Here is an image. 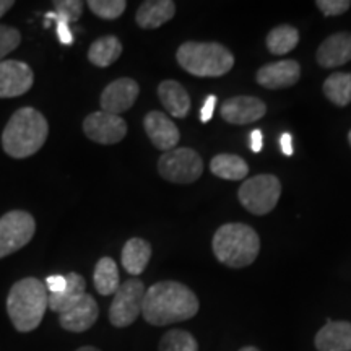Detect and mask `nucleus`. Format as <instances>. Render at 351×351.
Here are the masks:
<instances>
[{
  "label": "nucleus",
  "mask_w": 351,
  "mask_h": 351,
  "mask_svg": "<svg viewBox=\"0 0 351 351\" xmlns=\"http://www.w3.org/2000/svg\"><path fill=\"white\" fill-rule=\"evenodd\" d=\"M199 298L186 285L173 282H160L147 289L143 298L142 314L148 324L165 327L169 324L192 319L199 313Z\"/></svg>",
  "instance_id": "nucleus-1"
},
{
  "label": "nucleus",
  "mask_w": 351,
  "mask_h": 351,
  "mask_svg": "<svg viewBox=\"0 0 351 351\" xmlns=\"http://www.w3.org/2000/svg\"><path fill=\"white\" fill-rule=\"evenodd\" d=\"M49 135L46 117L34 108H21L2 132V147L8 156L23 160L43 148Z\"/></svg>",
  "instance_id": "nucleus-2"
},
{
  "label": "nucleus",
  "mask_w": 351,
  "mask_h": 351,
  "mask_svg": "<svg viewBox=\"0 0 351 351\" xmlns=\"http://www.w3.org/2000/svg\"><path fill=\"white\" fill-rule=\"evenodd\" d=\"M49 307V293L41 280L23 278L13 285L7 298V313L13 327L21 333L33 332Z\"/></svg>",
  "instance_id": "nucleus-3"
},
{
  "label": "nucleus",
  "mask_w": 351,
  "mask_h": 351,
  "mask_svg": "<svg viewBox=\"0 0 351 351\" xmlns=\"http://www.w3.org/2000/svg\"><path fill=\"white\" fill-rule=\"evenodd\" d=\"M215 257L230 269H244L261 254V238L257 231L244 223H226L213 234Z\"/></svg>",
  "instance_id": "nucleus-4"
},
{
  "label": "nucleus",
  "mask_w": 351,
  "mask_h": 351,
  "mask_svg": "<svg viewBox=\"0 0 351 351\" xmlns=\"http://www.w3.org/2000/svg\"><path fill=\"white\" fill-rule=\"evenodd\" d=\"M178 64L195 77H223L234 65V56L219 43L187 41L176 52Z\"/></svg>",
  "instance_id": "nucleus-5"
},
{
  "label": "nucleus",
  "mask_w": 351,
  "mask_h": 351,
  "mask_svg": "<svg viewBox=\"0 0 351 351\" xmlns=\"http://www.w3.org/2000/svg\"><path fill=\"white\" fill-rule=\"evenodd\" d=\"M282 195V182L274 174H257L245 179L238 191L241 205L252 215H269Z\"/></svg>",
  "instance_id": "nucleus-6"
},
{
  "label": "nucleus",
  "mask_w": 351,
  "mask_h": 351,
  "mask_svg": "<svg viewBox=\"0 0 351 351\" xmlns=\"http://www.w3.org/2000/svg\"><path fill=\"white\" fill-rule=\"evenodd\" d=\"M158 173L169 182L192 184L204 174V160L192 148H174L160 156Z\"/></svg>",
  "instance_id": "nucleus-7"
},
{
  "label": "nucleus",
  "mask_w": 351,
  "mask_h": 351,
  "mask_svg": "<svg viewBox=\"0 0 351 351\" xmlns=\"http://www.w3.org/2000/svg\"><path fill=\"white\" fill-rule=\"evenodd\" d=\"M145 293L147 289L142 280L130 278L122 283L109 307V322L117 328L132 326L142 314Z\"/></svg>",
  "instance_id": "nucleus-8"
},
{
  "label": "nucleus",
  "mask_w": 351,
  "mask_h": 351,
  "mask_svg": "<svg viewBox=\"0 0 351 351\" xmlns=\"http://www.w3.org/2000/svg\"><path fill=\"white\" fill-rule=\"evenodd\" d=\"M36 232L33 215L23 210H13L0 218V258L23 249Z\"/></svg>",
  "instance_id": "nucleus-9"
},
{
  "label": "nucleus",
  "mask_w": 351,
  "mask_h": 351,
  "mask_svg": "<svg viewBox=\"0 0 351 351\" xmlns=\"http://www.w3.org/2000/svg\"><path fill=\"white\" fill-rule=\"evenodd\" d=\"M83 132L96 143L116 145L127 135V122L116 114L96 111L83 121Z\"/></svg>",
  "instance_id": "nucleus-10"
},
{
  "label": "nucleus",
  "mask_w": 351,
  "mask_h": 351,
  "mask_svg": "<svg viewBox=\"0 0 351 351\" xmlns=\"http://www.w3.org/2000/svg\"><path fill=\"white\" fill-rule=\"evenodd\" d=\"M140 95V86L134 78L122 77L114 80L104 88L101 93L99 104L104 112H111L119 116L121 112L129 111L134 106Z\"/></svg>",
  "instance_id": "nucleus-11"
},
{
  "label": "nucleus",
  "mask_w": 351,
  "mask_h": 351,
  "mask_svg": "<svg viewBox=\"0 0 351 351\" xmlns=\"http://www.w3.org/2000/svg\"><path fill=\"white\" fill-rule=\"evenodd\" d=\"M34 73L28 64L21 60L0 62V98H19L32 90Z\"/></svg>",
  "instance_id": "nucleus-12"
},
{
  "label": "nucleus",
  "mask_w": 351,
  "mask_h": 351,
  "mask_svg": "<svg viewBox=\"0 0 351 351\" xmlns=\"http://www.w3.org/2000/svg\"><path fill=\"white\" fill-rule=\"evenodd\" d=\"M219 112L228 124L245 125L261 121L267 112V104L256 96H232L223 101Z\"/></svg>",
  "instance_id": "nucleus-13"
},
{
  "label": "nucleus",
  "mask_w": 351,
  "mask_h": 351,
  "mask_svg": "<svg viewBox=\"0 0 351 351\" xmlns=\"http://www.w3.org/2000/svg\"><path fill=\"white\" fill-rule=\"evenodd\" d=\"M301 78V67L296 60L287 59L265 64L257 70L256 82L267 90H283L296 85Z\"/></svg>",
  "instance_id": "nucleus-14"
},
{
  "label": "nucleus",
  "mask_w": 351,
  "mask_h": 351,
  "mask_svg": "<svg viewBox=\"0 0 351 351\" xmlns=\"http://www.w3.org/2000/svg\"><path fill=\"white\" fill-rule=\"evenodd\" d=\"M143 127L150 142L165 153L178 148L181 134L173 121L161 111H150L145 116Z\"/></svg>",
  "instance_id": "nucleus-15"
},
{
  "label": "nucleus",
  "mask_w": 351,
  "mask_h": 351,
  "mask_svg": "<svg viewBox=\"0 0 351 351\" xmlns=\"http://www.w3.org/2000/svg\"><path fill=\"white\" fill-rule=\"evenodd\" d=\"M315 60L322 69H337L351 62V33H333L324 39L315 52Z\"/></svg>",
  "instance_id": "nucleus-16"
},
{
  "label": "nucleus",
  "mask_w": 351,
  "mask_h": 351,
  "mask_svg": "<svg viewBox=\"0 0 351 351\" xmlns=\"http://www.w3.org/2000/svg\"><path fill=\"white\" fill-rule=\"evenodd\" d=\"M98 317H99L98 302L95 301L93 296L86 293L77 306H73L72 309L67 311V313L60 314L59 324L64 330L82 333V332L90 330V328L95 326V322L98 320Z\"/></svg>",
  "instance_id": "nucleus-17"
},
{
  "label": "nucleus",
  "mask_w": 351,
  "mask_h": 351,
  "mask_svg": "<svg viewBox=\"0 0 351 351\" xmlns=\"http://www.w3.org/2000/svg\"><path fill=\"white\" fill-rule=\"evenodd\" d=\"M317 351H351V322H328L314 339Z\"/></svg>",
  "instance_id": "nucleus-18"
},
{
  "label": "nucleus",
  "mask_w": 351,
  "mask_h": 351,
  "mask_svg": "<svg viewBox=\"0 0 351 351\" xmlns=\"http://www.w3.org/2000/svg\"><path fill=\"white\" fill-rule=\"evenodd\" d=\"M176 15V3L173 0H147L135 13V21L143 29H156Z\"/></svg>",
  "instance_id": "nucleus-19"
},
{
  "label": "nucleus",
  "mask_w": 351,
  "mask_h": 351,
  "mask_svg": "<svg viewBox=\"0 0 351 351\" xmlns=\"http://www.w3.org/2000/svg\"><path fill=\"white\" fill-rule=\"evenodd\" d=\"M158 96L166 111L173 117L184 119L191 111V96L181 83L176 80H165L158 86Z\"/></svg>",
  "instance_id": "nucleus-20"
},
{
  "label": "nucleus",
  "mask_w": 351,
  "mask_h": 351,
  "mask_svg": "<svg viewBox=\"0 0 351 351\" xmlns=\"http://www.w3.org/2000/svg\"><path fill=\"white\" fill-rule=\"evenodd\" d=\"M67 276V288L62 293L57 295H49V309L54 311L57 314H64L77 306L82 301V298L86 295V282L82 275L72 274L65 275Z\"/></svg>",
  "instance_id": "nucleus-21"
},
{
  "label": "nucleus",
  "mask_w": 351,
  "mask_h": 351,
  "mask_svg": "<svg viewBox=\"0 0 351 351\" xmlns=\"http://www.w3.org/2000/svg\"><path fill=\"white\" fill-rule=\"evenodd\" d=\"M152 258V245L148 241L140 238H132L124 244L122 249V267L127 274L138 276L147 269L148 262Z\"/></svg>",
  "instance_id": "nucleus-22"
},
{
  "label": "nucleus",
  "mask_w": 351,
  "mask_h": 351,
  "mask_svg": "<svg viewBox=\"0 0 351 351\" xmlns=\"http://www.w3.org/2000/svg\"><path fill=\"white\" fill-rule=\"evenodd\" d=\"M210 171L219 179L226 181H243L249 174V165L243 158L232 153H219L210 161Z\"/></svg>",
  "instance_id": "nucleus-23"
},
{
  "label": "nucleus",
  "mask_w": 351,
  "mask_h": 351,
  "mask_svg": "<svg viewBox=\"0 0 351 351\" xmlns=\"http://www.w3.org/2000/svg\"><path fill=\"white\" fill-rule=\"evenodd\" d=\"M122 54V44L119 39L112 34L103 36L91 44L90 49H88V59L90 62L96 65V67H109L119 59Z\"/></svg>",
  "instance_id": "nucleus-24"
},
{
  "label": "nucleus",
  "mask_w": 351,
  "mask_h": 351,
  "mask_svg": "<svg viewBox=\"0 0 351 351\" xmlns=\"http://www.w3.org/2000/svg\"><path fill=\"white\" fill-rule=\"evenodd\" d=\"M93 283L99 295H116V291L121 287L119 270H117L116 262L111 257H101L98 263H96Z\"/></svg>",
  "instance_id": "nucleus-25"
},
{
  "label": "nucleus",
  "mask_w": 351,
  "mask_h": 351,
  "mask_svg": "<svg viewBox=\"0 0 351 351\" xmlns=\"http://www.w3.org/2000/svg\"><path fill=\"white\" fill-rule=\"evenodd\" d=\"M267 49L274 56H287L300 44V32L291 25H280L267 34Z\"/></svg>",
  "instance_id": "nucleus-26"
},
{
  "label": "nucleus",
  "mask_w": 351,
  "mask_h": 351,
  "mask_svg": "<svg viewBox=\"0 0 351 351\" xmlns=\"http://www.w3.org/2000/svg\"><path fill=\"white\" fill-rule=\"evenodd\" d=\"M324 95L330 103L345 108L351 103V73L335 72L326 78L322 85Z\"/></svg>",
  "instance_id": "nucleus-27"
},
{
  "label": "nucleus",
  "mask_w": 351,
  "mask_h": 351,
  "mask_svg": "<svg viewBox=\"0 0 351 351\" xmlns=\"http://www.w3.org/2000/svg\"><path fill=\"white\" fill-rule=\"evenodd\" d=\"M158 351H199V343L187 330H169L161 337Z\"/></svg>",
  "instance_id": "nucleus-28"
},
{
  "label": "nucleus",
  "mask_w": 351,
  "mask_h": 351,
  "mask_svg": "<svg viewBox=\"0 0 351 351\" xmlns=\"http://www.w3.org/2000/svg\"><path fill=\"white\" fill-rule=\"evenodd\" d=\"M90 10L103 20H116L125 12V0H90Z\"/></svg>",
  "instance_id": "nucleus-29"
},
{
  "label": "nucleus",
  "mask_w": 351,
  "mask_h": 351,
  "mask_svg": "<svg viewBox=\"0 0 351 351\" xmlns=\"http://www.w3.org/2000/svg\"><path fill=\"white\" fill-rule=\"evenodd\" d=\"M56 16L65 23H73L82 16L83 2L80 0H54Z\"/></svg>",
  "instance_id": "nucleus-30"
},
{
  "label": "nucleus",
  "mask_w": 351,
  "mask_h": 351,
  "mask_svg": "<svg viewBox=\"0 0 351 351\" xmlns=\"http://www.w3.org/2000/svg\"><path fill=\"white\" fill-rule=\"evenodd\" d=\"M21 43V34L16 28L0 25V59L7 57L12 51H15Z\"/></svg>",
  "instance_id": "nucleus-31"
},
{
  "label": "nucleus",
  "mask_w": 351,
  "mask_h": 351,
  "mask_svg": "<svg viewBox=\"0 0 351 351\" xmlns=\"http://www.w3.org/2000/svg\"><path fill=\"white\" fill-rule=\"evenodd\" d=\"M315 7L326 16H339L350 10V0H317Z\"/></svg>",
  "instance_id": "nucleus-32"
},
{
  "label": "nucleus",
  "mask_w": 351,
  "mask_h": 351,
  "mask_svg": "<svg viewBox=\"0 0 351 351\" xmlns=\"http://www.w3.org/2000/svg\"><path fill=\"white\" fill-rule=\"evenodd\" d=\"M46 20H56L57 21V38H59V41L64 44V46H70V44L73 43V34L70 32L69 28V23H65L64 20H59L56 16L54 12H49L46 15Z\"/></svg>",
  "instance_id": "nucleus-33"
},
{
  "label": "nucleus",
  "mask_w": 351,
  "mask_h": 351,
  "mask_svg": "<svg viewBox=\"0 0 351 351\" xmlns=\"http://www.w3.org/2000/svg\"><path fill=\"white\" fill-rule=\"evenodd\" d=\"M46 288L47 291H51V295H57V293H62L67 288V276L64 275H51L46 280Z\"/></svg>",
  "instance_id": "nucleus-34"
},
{
  "label": "nucleus",
  "mask_w": 351,
  "mask_h": 351,
  "mask_svg": "<svg viewBox=\"0 0 351 351\" xmlns=\"http://www.w3.org/2000/svg\"><path fill=\"white\" fill-rule=\"evenodd\" d=\"M215 106H217V96H213V95L207 96L204 106H202V109H200V121L202 122H208L210 119H212Z\"/></svg>",
  "instance_id": "nucleus-35"
},
{
  "label": "nucleus",
  "mask_w": 351,
  "mask_h": 351,
  "mask_svg": "<svg viewBox=\"0 0 351 351\" xmlns=\"http://www.w3.org/2000/svg\"><path fill=\"white\" fill-rule=\"evenodd\" d=\"M263 147V137H262V132L258 129H254L251 132V150L254 153H258L262 150Z\"/></svg>",
  "instance_id": "nucleus-36"
},
{
  "label": "nucleus",
  "mask_w": 351,
  "mask_h": 351,
  "mask_svg": "<svg viewBox=\"0 0 351 351\" xmlns=\"http://www.w3.org/2000/svg\"><path fill=\"white\" fill-rule=\"evenodd\" d=\"M280 145H282V152L287 156L293 155V138L289 134H283L282 138H280Z\"/></svg>",
  "instance_id": "nucleus-37"
},
{
  "label": "nucleus",
  "mask_w": 351,
  "mask_h": 351,
  "mask_svg": "<svg viewBox=\"0 0 351 351\" xmlns=\"http://www.w3.org/2000/svg\"><path fill=\"white\" fill-rule=\"evenodd\" d=\"M13 5H15V2H12V0H0V19H2Z\"/></svg>",
  "instance_id": "nucleus-38"
},
{
  "label": "nucleus",
  "mask_w": 351,
  "mask_h": 351,
  "mask_svg": "<svg viewBox=\"0 0 351 351\" xmlns=\"http://www.w3.org/2000/svg\"><path fill=\"white\" fill-rule=\"evenodd\" d=\"M77 351H101V350L96 348V346H82V348H78Z\"/></svg>",
  "instance_id": "nucleus-39"
},
{
  "label": "nucleus",
  "mask_w": 351,
  "mask_h": 351,
  "mask_svg": "<svg viewBox=\"0 0 351 351\" xmlns=\"http://www.w3.org/2000/svg\"><path fill=\"white\" fill-rule=\"evenodd\" d=\"M239 351H261V350L256 348V346H244V348H241Z\"/></svg>",
  "instance_id": "nucleus-40"
},
{
  "label": "nucleus",
  "mask_w": 351,
  "mask_h": 351,
  "mask_svg": "<svg viewBox=\"0 0 351 351\" xmlns=\"http://www.w3.org/2000/svg\"><path fill=\"white\" fill-rule=\"evenodd\" d=\"M348 143H350V147H351V130L348 132Z\"/></svg>",
  "instance_id": "nucleus-41"
}]
</instances>
